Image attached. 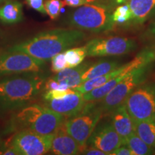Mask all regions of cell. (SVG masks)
Wrapping results in <instances>:
<instances>
[{"instance_id": "cell-1", "label": "cell", "mask_w": 155, "mask_h": 155, "mask_svg": "<svg viewBox=\"0 0 155 155\" xmlns=\"http://www.w3.org/2000/svg\"><path fill=\"white\" fill-rule=\"evenodd\" d=\"M46 77L29 73L0 78V116L34 103L42 92Z\"/></svg>"}, {"instance_id": "cell-2", "label": "cell", "mask_w": 155, "mask_h": 155, "mask_svg": "<svg viewBox=\"0 0 155 155\" xmlns=\"http://www.w3.org/2000/svg\"><path fill=\"white\" fill-rule=\"evenodd\" d=\"M86 36L82 30L78 29L56 28L39 32L8 49L23 52L46 63L57 54L83 41Z\"/></svg>"}, {"instance_id": "cell-3", "label": "cell", "mask_w": 155, "mask_h": 155, "mask_svg": "<svg viewBox=\"0 0 155 155\" xmlns=\"http://www.w3.org/2000/svg\"><path fill=\"white\" fill-rule=\"evenodd\" d=\"M65 117L47 106L32 104L15 112L7 123V133L28 130L42 135L53 134L63 124Z\"/></svg>"}, {"instance_id": "cell-4", "label": "cell", "mask_w": 155, "mask_h": 155, "mask_svg": "<svg viewBox=\"0 0 155 155\" xmlns=\"http://www.w3.org/2000/svg\"><path fill=\"white\" fill-rule=\"evenodd\" d=\"M114 9L104 0H95L78 7L69 15L68 23L71 28L93 33L111 31L115 27L112 19Z\"/></svg>"}, {"instance_id": "cell-5", "label": "cell", "mask_w": 155, "mask_h": 155, "mask_svg": "<svg viewBox=\"0 0 155 155\" xmlns=\"http://www.w3.org/2000/svg\"><path fill=\"white\" fill-rule=\"evenodd\" d=\"M104 113L98 101L87 102L80 113L65 119V130L81 146V151L86 146L89 137Z\"/></svg>"}, {"instance_id": "cell-6", "label": "cell", "mask_w": 155, "mask_h": 155, "mask_svg": "<svg viewBox=\"0 0 155 155\" xmlns=\"http://www.w3.org/2000/svg\"><path fill=\"white\" fill-rule=\"evenodd\" d=\"M152 69V63L141 65L134 69L105 97L98 101L104 115H108L114 108L123 104L137 87L146 82Z\"/></svg>"}, {"instance_id": "cell-7", "label": "cell", "mask_w": 155, "mask_h": 155, "mask_svg": "<svg viewBox=\"0 0 155 155\" xmlns=\"http://www.w3.org/2000/svg\"><path fill=\"white\" fill-rule=\"evenodd\" d=\"M124 104L134 122L155 121V82L143 83Z\"/></svg>"}, {"instance_id": "cell-8", "label": "cell", "mask_w": 155, "mask_h": 155, "mask_svg": "<svg viewBox=\"0 0 155 155\" xmlns=\"http://www.w3.org/2000/svg\"><path fill=\"white\" fill-rule=\"evenodd\" d=\"M45 62L28 54L7 49L0 52V78L29 73H42Z\"/></svg>"}, {"instance_id": "cell-9", "label": "cell", "mask_w": 155, "mask_h": 155, "mask_svg": "<svg viewBox=\"0 0 155 155\" xmlns=\"http://www.w3.org/2000/svg\"><path fill=\"white\" fill-rule=\"evenodd\" d=\"M88 57H106L128 54L137 47L134 40L124 37H108L95 38L85 45Z\"/></svg>"}, {"instance_id": "cell-10", "label": "cell", "mask_w": 155, "mask_h": 155, "mask_svg": "<svg viewBox=\"0 0 155 155\" xmlns=\"http://www.w3.org/2000/svg\"><path fill=\"white\" fill-rule=\"evenodd\" d=\"M53 135H42L28 130L19 131L13 137L11 144L19 155L45 154L50 152Z\"/></svg>"}, {"instance_id": "cell-11", "label": "cell", "mask_w": 155, "mask_h": 155, "mask_svg": "<svg viewBox=\"0 0 155 155\" xmlns=\"http://www.w3.org/2000/svg\"><path fill=\"white\" fill-rule=\"evenodd\" d=\"M122 144H124L123 139L116 132L110 119L98 122L86 143V145L99 149L108 155H111Z\"/></svg>"}, {"instance_id": "cell-12", "label": "cell", "mask_w": 155, "mask_h": 155, "mask_svg": "<svg viewBox=\"0 0 155 155\" xmlns=\"http://www.w3.org/2000/svg\"><path fill=\"white\" fill-rule=\"evenodd\" d=\"M86 103L83 98V94L75 90L63 98L43 101L44 106L68 118L80 113Z\"/></svg>"}, {"instance_id": "cell-13", "label": "cell", "mask_w": 155, "mask_h": 155, "mask_svg": "<svg viewBox=\"0 0 155 155\" xmlns=\"http://www.w3.org/2000/svg\"><path fill=\"white\" fill-rule=\"evenodd\" d=\"M78 143L67 132L64 125L54 133L50 152L55 155H75L81 153Z\"/></svg>"}, {"instance_id": "cell-14", "label": "cell", "mask_w": 155, "mask_h": 155, "mask_svg": "<svg viewBox=\"0 0 155 155\" xmlns=\"http://www.w3.org/2000/svg\"><path fill=\"white\" fill-rule=\"evenodd\" d=\"M116 132L124 140L126 138L135 132L134 121L129 115L124 104L114 108L108 114Z\"/></svg>"}, {"instance_id": "cell-15", "label": "cell", "mask_w": 155, "mask_h": 155, "mask_svg": "<svg viewBox=\"0 0 155 155\" xmlns=\"http://www.w3.org/2000/svg\"><path fill=\"white\" fill-rule=\"evenodd\" d=\"M92 63V62H86L76 67L66 68L56 73L52 78L61 84L66 85L69 88L74 89L82 83V75Z\"/></svg>"}, {"instance_id": "cell-16", "label": "cell", "mask_w": 155, "mask_h": 155, "mask_svg": "<svg viewBox=\"0 0 155 155\" xmlns=\"http://www.w3.org/2000/svg\"><path fill=\"white\" fill-rule=\"evenodd\" d=\"M23 5L17 0H6L0 5V22L13 25L23 20Z\"/></svg>"}, {"instance_id": "cell-17", "label": "cell", "mask_w": 155, "mask_h": 155, "mask_svg": "<svg viewBox=\"0 0 155 155\" xmlns=\"http://www.w3.org/2000/svg\"><path fill=\"white\" fill-rule=\"evenodd\" d=\"M131 13L129 24H142L155 8V0H130L127 3Z\"/></svg>"}, {"instance_id": "cell-18", "label": "cell", "mask_w": 155, "mask_h": 155, "mask_svg": "<svg viewBox=\"0 0 155 155\" xmlns=\"http://www.w3.org/2000/svg\"><path fill=\"white\" fill-rule=\"evenodd\" d=\"M119 66V62L116 61H100L93 63L83 74L82 83L89 79L105 75Z\"/></svg>"}, {"instance_id": "cell-19", "label": "cell", "mask_w": 155, "mask_h": 155, "mask_svg": "<svg viewBox=\"0 0 155 155\" xmlns=\"http://www.w3.org/2000/svg\"><path fill=\"white\" fill-rule=\"evenodd\" d=\"M134 131L141 140L153 149L155 148V121L134 122Z\"/></svg>"}, {"instance_id": "cell-20", "label": "cell", "mask_w": 155, "mask_h": 155, "mask_svg": "<svg viewBox=\"0 0 155 155\" xmlns=\"http://www.w3.org/2000/svg\"><path fill=\"white\" fill-rule=\"evenodd\" d=\"M124 144L127 145L134 155H149L155 153L154 149L141 140L135 132L124 140Z\"/></svg>"}, {"instance_id": "cell-21", "label": "cell", "mask_w": 155, "mask_h": 155, "mask_svg": "<svg viewBox=\"0 0 155 155\" xmlns=\"http://www.w3.org/2000/svg\"><path fill=\"white\" fill-rule=\"evenodd\" d=\"M65 59L68 68L76 67L81 65L87 56L86 48L84 46L73 48H68L65 50Z\"/></svg>"}, {"instance_id": "cell-22", "label": "cell", "mask_w": 155, "mask_h": 155, "mask_svg": "<svg viewBox=\"0 0 155 155\" xmlns=\"http://www.w3.org/2000/svg\"><path fill=\"white\" fill-rule=\"evenodd\" d=\"M112 19L116 25H128L131 22V13L127 3L115 7L112 15Z\"/></svg>"}, {"instance_id": "cell-23", "label": "cell", "mask_w": 155, "mask_h": 155, "mask_svg": "<svg viewBox=\"0 0 155 155\" xmlns=\"http://www.w3.org/2000/svg\"><path fill=\"white\" fill-rule=\"evenodd\" d=\"M64 6L65 4L63 0H46L44 2L46 15L53 20L59 17Z\"/></svg>"}, {"instance_id": "cell-24", "label": "cell", "mask_w": 155, "mask_h": 155, "mask_svg": "<svg viewBox=\"0 0 155 155\" xmlns=\"http://www.w3.org/2000/svg\"><path fill=\"white\" fill-rule=\"evenodd\" d=\"M50 61H51V71L53 73H59L68 68L65 51L53 56Z\"/></svg>"}, {"instance_id": "cell-25", "label": "cell", "mask_w": 155, "mask_h": 155, "mask_svg": "<svg viewBox=\"0 0 155 155\" xmlns=\"http://www.w3.org/2000/svg\"><path fill=\"white\" fill-rule=\"evenodd\" d=\"M75 90L72 88H68L66 90H48L45 91L42 93V101H49L53 99H58V98H63L66 95L74 92Z\"/></svg>"}, {"instance_id": "cell-26", "label": "cell", "mask_w": 155, "mask_h": 155, "mask_svg": "<svg viewBox=\"0 0 155 155\" xmlns=\"http://www.w3.org/2000/svg\"><path fill=\"white\" fill-rule=\"evenodd\" d=\"M69 88L66 85L61 84L58 83V81L54 80L53 78H50L46 79L45 83L44 90L48 91V90H66Z\"/></svg>"}, {"instance_id": "cell-27", "label": "cell", "mask_w": 155, "mask_h": 155, "mask_svg": "<svg viewBox=\"0 0 155 155\" xmlns=\"http://www.w3.org/2000/svg\"><path fill=\"white\" fill-rule=\"evenodd\" d=\"M25 2L30 8L35 9L42 15L46 14L43 0H25Z\"/></svg>"}, {"instance_id": "cell-28", "label": "cell", "mask_w": 155, "mask_h": 155, "mask_svg": "<svg viewBox=\"0 0 155 155\" xmlns=\"http://www.w3.org/2000/svg\"><path fill=\"white\" fill-rule=\"evenodd\" d=\"M80 154L87 155H108L107 153L103 152V151L100 150L99 149L96 148V147L92 146H88V145H86L83 149Z\"/></svg>"}, {"instance_id": "cell-29", "label": "cell", "mask_w": 155, "mask_h": 155, "mask_svg": "<svg viewBox=\"0 0 155 155\" xmlns=\"http://www.w3.org/2000/svg\"><path fill=\"white\" fill-rule=\"evenodd\" d=\"M95 0H63L65 6H68L72 8H78L86 4L93 2Z\"/></svg>"}, {"instance_id": "cell-30", "label": "cell", "mask_w": 155, "mask_h": 155, "mask_svg": "<svg viewBox=\"0 0 155 155\" xmlns=\"http://www.w3.org/2000/svg\"><path fill=\"white\" fill-rule=\"evenodd\" d=\"M141 52L149 63H153V62L155 61V45L146 48Z\"/></svg>"}, {"instance_id": "cell-31", "label": "cell", "mask_w": 155, "mask_h": 155, "mask_svg": "<svg viewBox=\"0 0 155 155\" xmlns=\"http://www.w3.org/2000/svg\"><path fill=\"white\" fill-rule=\"evenodd\" d=\"M111 155H134L130 149L127 145L122 144L121 146L116 149Z\"/></svg>"}, {"instance_id": "cell-32", "label": "cell", "mask_w": 155, "mask_h": 155, "mask_svg": "<svg viewBox=\"0 0 155 155\" xmlns=\"http://www.w3.org/2000/svg\"><path fill=\"white\" fill-rule=\"evenodd\" d=\"M0 154L3 155H19V152L12 145L9 147H2L0 149Z\"/></svg>"}, {"instance_id": "cell-33", "label": "cell", "mask_w": 155, "mask_h": 155, "mask_svg": "<svg viewBox=\"0 0 155 155\" xmlns=\"http://www.w3.org/2000/svg\"><path fill=\"white\" fill-rule=\"evenodd\" d=\"M145 37L150 40L155 42V20L151 23L146 32H145Z\"/></svg>"}, {"instance_id": "cell-34", "label": "cell", "mask_w": 155, "mask_h": 155, "mask_svg": "<svg viewBox=\"0 0 155 155\" xmlns=\"http://www.w3.org/2000/svg\"><path fill=\"white\" fill-rule=\"evenodd\" d=\"M106 2H107L108 5H110L112 7L115 8L116 7L119 6L120 5H123V4L127 3L130 0H104Z\"/></svg>"}, {"instance_id": "cell-35", "label": "cell", "mask_w": 155, "mask_h": 155, "mask_svg": "<svg viewBox=\"0 0 155 155\" xmlns=\"http://www.w3.org/2000/svg\"><path fill=\"white\" fill-rule=\"evenodd\" d=\"M2 39H3V34H2V32L1 30H0V43L2 42Z\"/></svg>"}, {"instance_id": "cell-36", "label": "cell", "mask_w": 155, "mask_h": 155, "mask_svg": "<svg viewBox=\"0 0 155 155\" xmlns=\"http://www.w3.org/2000/svg\"><path fill=\"white\" fill-rule=\"evenodd\" d=\"M151 15H153V16H155V8L154 9V10L152 11V12L151 13Z\"/></svg>"}, {"instance_id": "cell-37", "label": "cell", "mask_w": 155, "mask_h": 155, "mask_svg": "<svg viewBox=\"0 0 155 155\" xmlns=\"http://www.w3.org/2000/svg\"><path fill=\"white\" fill-rule=\"evenodd\" d=\"M5 1H6V0H0V5H1Z\"/></svg>"}, {"instance_id": "cell-38", "label": "cell", "mask_w": 155, "mask_h": 155, "mask_svg": "<svg viewBox=\"0 0 155 155\" xmlns=\"http://www.w3.org/2000/svg\"><path fill=\"white\" fill-rule=\"evenodd\" d=\"M0 145H1V141H0Z\"/></svg>"}]
</instances>
